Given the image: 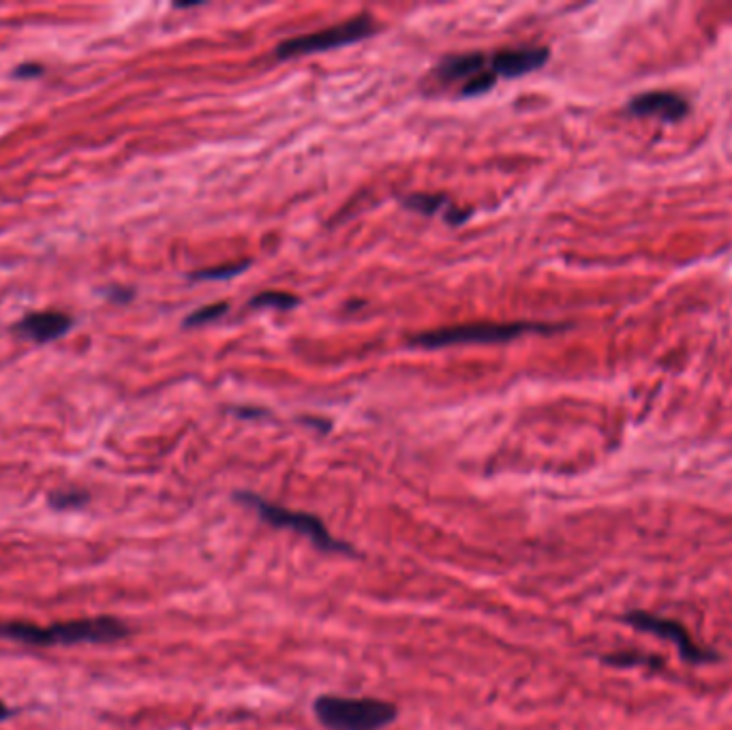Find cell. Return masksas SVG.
Wrapping results in <instances>:
<instances>
[{
  "mask_svg": "<svg viewBox=\"0 0 732 730\" xmlns=\"http://www.w3.org/2000/svg\"><path fill=\"white\" fill-rule=\"evenodd\" d=\"M129 626L118 617H82L36 626L29 622H0V638L29 647H73V645H107L129 636Z\"/></svg>",
  "mask_w": 732,
  "mask_h": 730,
  "instance_id": "obj_1",
  "label": "cell"
},
{
  "mask_svg": "<svg viewBox=\"0 0 732 730\" xmlns=\"http://www.w3.org/2000/svg\"><path fill=\"white\" fill-rule=\"evenodd\" d=\"M315 718L328 730H380L399 718V709L380 698L323 695L315 698Z\"/></svg>",
  "mask_w": 732,
  "mask_h": 730,
  "instance_id": "obj_2",
  "label": "cell"
},
{
  "mask_svg": "<svg viewBox=\"0 0 732 730\" xmlns=\"http://www.w3.org/2000/svg\"><path fill=\"white\" fill-rule=\"evenodd\" d=\"M561 326L553 324H535V321H508V324H471V326H456L433 332H422L412 339L414 346L426 349L450 348V346H467V343H503L512 341L527 332H553Z\"/></svg>",
  "mask_w": 732,
  "mask_h": 730,
  "instance_id": "obj_3",
  "label": "cell"
},
{
  "mask_svg": "<svg viewBox=\"0 0 732 730\" xmlns=\"http://www.w3.org/2000/svg\"><path fill=\"white\" fill-rule=\"evenodd\" d=\"M236 499L243 501L244 506H248L251 510H255L262 521H266L273 527H279V529H291V531L309 538L317 549H321L326 553H353V549L349 547L348 542L335 538L323 521L315 515L287 510L253 493H238Z\"/></svg>",
  "mask_w": 732,
  "mask_h": 730,
  "instance_id": "obj_4",
  "label": "cell"
},
{
  "mask_svg": "<svg viewBox=\"0 0 732 730\" xmlns=\"http://www.w3.org/2000/svg\"><path fill=\"white\" fill-rule=\"evenodd\" d=\"M375 33V22L371 15H360L351 22H343L330 29H323L319 33L311 35L294 36L287 39L277 45V56L279 59H294V56H305V54H315V52H326L335 47H343L349 43H356L364 36H371Z\"/></svg>",
  "mask_w": 732,
  "mask_h": 730,
  "instance_id": "obj_5",
  "label": "cell"
},
{
  "mask_svg": "<svg viewBox=\"0 0 732 730\" xmlns=\"http://www.w3.org/2000/svg\"><path fill=\"white\" fill-rule=\"evenodd\" d=\"M626 622H628L629 626L636 627V630L651 632L654 636L672 643L679 649V654H681L683 660L700 664V662H711L715 658L711 652H704L702 647H698L697 643L692 641L690 632L681 626V624H677V622L656 617V615H649V613H643V611L629 613V615H626Z\"/></svg>",
  "mask_w": 732,
  "mask_h": 730,
  "instance_id": "obj_6",
  "label": "cell"
},
{
  "mask_svg": "<svg viewBox=\"0 0 732 730\" xmlns=\"http://www.w3.org/2000/svg\"><path fill=\"white\" fill-rule=\"evenodd\" d=\"M73 328V317L65 311H35V314L24 315L20 321L13 324V335L31 341L36 346H45V343H54L63 337H67Z\"/></svg>",
  "mask_w": 732,
  "mask_h": 730,
  "instance_id": "obj_7",
  "label": "cell"
},
{
  "mask_svg": "<svg viewBox=\"0 0 732 730\" xmlns=\"http://www.w3.org/2000/svg\"><path fill=\"white\" fill-rule=\"evenodd\" d=\"M628 112L638 118H660L664 123H677L690 114V104L670 91H649L629 99Z\"/></svg>",
  "mask_w": 732,
  "mask_h": 730,
  "instance_id": "obj_8",
  "label": "cell"
},
{
  "mask_svg": "<svg viewBox=\"0 0 732 730\" xmlns=\"http://www.w3.org/2000/svg\"><path fill=\"white\" fill-rule=\"evenodd\" d=\"M551 52L547 47H521L503 50L495 56H488V70L497 77H521L531 71H538L549 63Z\"/></svg>",
  "mask_w": 732,
  "mask_h": 730,
  "instance_id": "obj_9",
  "label": "cell"
},
{
  "mask_svg": "<svg viewBox=\"0 0 732 730\" xmlns=\"http://www.w3.org/2000/svg\"><path fill=\"white\" fill-rule=\"evenodd\" d=\"M488 67V56L485 54H456V56H448L446 61H442L435 70V75L442 82H456V80H469L474 75H478L480 71Z\"/></svg>",
  "mask_w": 732,
  "mask_h": 730,
  "instance_id": "obj_10",
  "label": "cell"
},
{
  "mask_svg": "<svg viewBox=\"0 0 732 730\" xmlns=\"http://www.w3.org/2000/svg\"><path fill=\"white\" fill-rule=\"evenodd\" d=\"M47 504L56 512L82 510L91 504V495L84 488H59V490L47 495Z\"/></svg>",
  "mask_w": 732,
  "mask_h": 730,
  "instance_id": "obj_11",
  "label": "cell"
},
{
  "mask_svg": "<svg viewBox=\"0 0 732 730\" xmlns=\"http://www.w3.org/2000/svg\"><path fill=\"white\" fill-rule=\"evenodd\" d=\"M300 300L287 292H264V294H257L253 300H251V307L253 309H266V307H275V309H280V311H287V309H294Z\"/></svg>",
  "mask_w": 732,
  "mask_h": 730,
  "instance_id": "obj_12",
  "label": "cell"
},
{
  "mask_svg": "<svg viewBox=\"0 0 732 730\" xmlns=\"http://www.w3.org/2000/svg\"><path fill=\"white\" fill-rule=\"evenodd\" d=\"M403 207L410 210H416V212H422V214H435L437 210L448 207V200L446 195H435V193H416V195H410L403 200Z\"/></svg>",
  "mask_w": 732,
  "mask_h": 730,
  "instance_id": "obj_13",
  "label": "cell"
},
{
  "mask_svg": "<svg viewBox=\"0 0 732 730\" xmlns=\"http://www.w3.org/2000/svg\"><path fill=\"white\" fill-rule=\"evenodd\" d=\"M495 82H497V75L487 67V70L480 71L478 75L469 77V80L463 84L460 95H463V97H476V95H482V93H487V91L492 88Z\"/></svg>",
  "mask_w": 732,
  "mask_h": 730,
  "instance_id": "obj_14",
  "label": "cell"
},
{
  "mask_svg": "<svg viewBox=\"0 0 732 730\" xmlns=\"http://www.w3.org/2000/svg\"><path fill=\"white\" fill-rule=\"evenodd\" d=\"M248 268V262H238V264H225V266H219V268H206V271H198L193 273L191 278L195 281H221V278L236 277L241 275L243 271Z\"/></svg>",
  "mask_w": 732,
  "mask_h": 730,
  "instance_id": "obj_15",
  "label": "cell"
},
{
  "mask_svg": "<svg viewBox=\"0 0 732 730\" xmlns=\"http://www.w3.org/2000/svg\"><path fill=\"white\" fill-rule=\"evenodd\" d=\"M227 303H219V305H209V307H202L198 309L195 314L189 315L184 319V328H195V326H204V324H210L214 319H219L221 315L227 314Z\"/></svg>",
  "mask_w": 732,
  "mask_h": 730,
  "instance_id": "obj_16",
  "label": "cell"
},
{
  "mask_svg": "<svg viewBox=\"0 0 732 730\" xmlns=\"http://www.w3.org/2000/svg\"><path fill=\"white\" fill-rule=\"evenodd\" d=\"M608 664H615V666H654L656 662L649 656H638V654H615V656H608L606 660Z\"/></svg>",
  "mask_w": 732,
  "mask_h": 730,
  "instance_id": "obj_17",
  "label": "cell"
},
{
  "mask_svg": "<svg viewBox=\"0 0 732 730\" xmlns=\"http://www.w3.org/2000/svg\"><path fill=\"white\" fill-rule=\"evenodd\" d=\"M43 73H45L43 65H39V63H24V65L15 67L13 77H18V80H35V77H41Z\"/></svg>",
  "mask_w": 732,
  "mask_h": 730,
  "instance_id": "obj_18",
  "label": "cell"
},
{
  "mask_svg": "<svg viewBox=\"0 0 732 730\" xmlns=\"http://www.w3.org/2000/svg\"><path fill=\"white\" fill-rule=\"evenodd\" d=\"M104 294L109 300H112V303H120V305H125V303H129V300L134 298V289L118 287V285L107 287V289H104Z\"/></svg>",
  "mask_w": 732,
  "mask_h": 730,
  "instance_id": "obj_19",
  "label": "cell"
},
{
  "mask_svg": "<svg viewBox=\"0 0 732 730\" xmlns=\"http://www.w3.org/2000/svg\"><path fill=\"white\" fill-rule=\"evenodd\" d=\"M467 216H469V210H458L456 207H448V212H446V221L453 225H460Z\"/></svg>",
  "mask_w": 732,
  "mask_h": 730,
  "instance_id": "obj_20",
  "label": "cell"
},
{
  "mask_svg": "<svg viewBox=\"0 0 732 730\" xmlns=\"http://www.w3.org/2000/svg\"><path fill=\"white\" fill-rule=\"evenodd\" d=\"M13 716V709L9 707V705H4L2 700H0V722H4V720H9Z\"/></svg>",
  "mask_w": 732,
  "mask_h": 730,
  "instance_id": "obj_21",
  "label": "cell"
}]
</instances>
